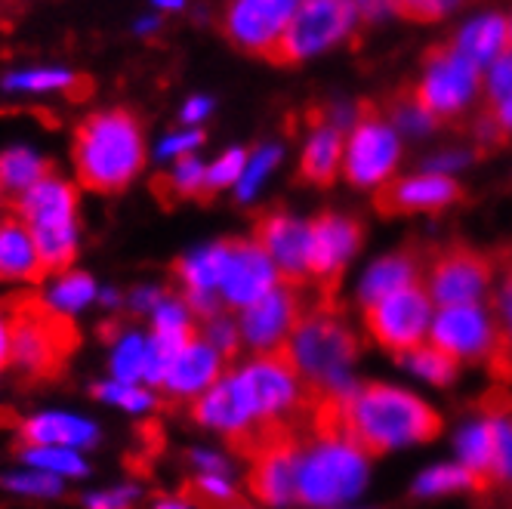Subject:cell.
I'll return each mask as SVG.
<instances>
[{"instance_id":"obj_22","label":"cell","mask_w":512,"mask_h":509,"mask_svg":"<svg viewBox=\"0 0 512 509\" xmlns=\"http://www.w3.org/2000/svg\"><path fill=\"white\" fill-rule=\"evenodd\" d=\"M457 201H463V189L442 173L392 179V183L380 186L374 195V204L383 216L438 213V210H448Z\"/></svg>"},{"instance_id":"obj_57","label":"cell","mask_w":512,"mask_h":509,"mask_svg":"<svg viewBox=\"0 0 512 509\" xmlns=\"http://www.w3.org/2000/svg\"><path fill=\"white\" fill-rule=\"evenodd\" d=\"M488 115H491L494 127L500 130V136H503V139H509V136H512V96H509L506 102H500V105L488 108Z\"/></svg>"},{"instance_id":"obj_25","label":"cell","mask_w":512,"mask_h":509,"mask_svg":"<svg viewBox=\"0 0 512 509\" xmlns=\"http://www.w3.org/2000/svg\"><path fill=\"white\" fill-rule=\"evenodd\" d=\"M44 263L38 244L19 216H0V284H31L41 281Z\"/></svg>"},{"instance_id":"obj_8","label":"cell","mask_w":512,"mask_h":509,"mask_svg":"<svg viewBox=\"0 0 512 509\" xmlns=\"http://www.w3.org/2000/svg\"><path fill=\"white\" fill-rule=\"evenodd\" d=\"M494 275V260L482 250H472L466 244L438 247L423 266L426 294L442 309L451 306H479L488 294Z\"/></svg>"},{"instance_id":"obj_55","label":"cell","mask_w":512,"mask_h":509,"mask_svg":"<svg viewBox=\"0 0 512 509\" xmlns=\"http://www.w3.org/2000/svg\"><path fill=\"white\" fill-rule=\"evenodd\" d=\"M13 349V303H0V371L10 368Z\"/></svg>"},{"instance_id":"obj_29","label":"cell","mask_w":512,"mask_h":509,"mask_svg":"<svg viewBox=\"0 0 512 509\" xmlns=\"http://www.w3.org/2000/svg\"><path fill=\"white\" fill-rule=\"evenodd\" d=\"M81 78L78 71L68 65H28V68H13L0 78V90L10 96H56L78 87Z\"/></svg>"},{"instance_id":"obj_39","label":"cell","mask_w":512,"mask_h":509,"mask_svg":"<svg viewBox=\"0 0 512 509\" xmlns=\"http://www.w3.org/2000/svg\"><path fill=\"white\" fill-rule=\"evenodd\" d=\"M395 358H398L405 368H411L417 377H423V380H429V383H435V386H448V383L457 377V361H454L448 352L435 349L432 343H429V346H417V349H411V352H401V355H395Z\"/></svg>"},{"instance_id":"obj_10","label":"cell","mask_w":512,"mask_h":509,"mask_svg":"<svg viewBox=\"0 0 512 509\" xmlns=\"http://www.w3.org/2000/svg\"><path fill=\"white\" fill-rule=\"evenodd\" d=\"M358 19H361L358 7L337 4V0H309V4H297V13L287 22L272 62L297 65L315 53L331 50L334 44L346 41V34L355 28Z\"/></svg>"},{"instance_id":"obj_19","label":"cell","mask_w":512,"mask_h":509,"mask_svg":"<svg viewBox=\"0 0 512 509\" xmlns=\"http://www.w3.org/2000/svg\"><path fill=\"white\" fill-rule=\"evenodd\" d=\"M253 241L263 247L284 284H309V223L290 213H269L256 223Z\"/></svg>"},{"instance_id":"obj_17","label":"cell","mask_w":512,"mask_h":509,"mask_svg":"<svg viewBox=\"0 0 512 509\" xmlns=\"http://www.w3.org/2000/svg\"><path fill=\"white\" fill-rule=\"evenodd\" d=\"M281 284L278 269L263 253V247L253 238L247 241H229V263L223 284H219V300L226 309L244 312L247 306L260 303L266 294Z\"/></svg>"},{"instance_id":"obj_20","label":"cell","mask_w":512,"mask_h":509,"mask_svg":"<svg viewBox=\"0 0 512 509\" xmlns=\"http://www.w3.org/2000/svg\"><path fill=\"white\" fill-rule=\"evenodd\" d=\"M300 451H303L300 439H281L250 457L253 463L247 472V485H250V494L263 506L284 509L290 503H297Z\"/></svg>"},{"instance_id":"obj_61","label":"cell","mask_w":512,"mask_h":509,"mask_svg":"<svg viewBox=\"0 0 512 509\" xmlns=\"http://www.w3.org/2000/svg\"><path fill=\"white\" fill-rule=\"evenodd\" d=\"M4 204H7V192H4V186H0V210H4ZM4 216V213H0Z\"/></svg>"},{"instance_id":"obj_32","label":"cell","mask_w":512,"mask_h":509,"mask_svg":"<svg viewBox=\"0 0 512 509\" xmlns=\"http://www.w3.org/2000/svg\"><path fill=\"white\" fill-rule=\"evenodd\" d=\"M44 176H50V161L31 145H10V149L0 152V186H4L7 198L25 195Z\"/></svg>"},{"instance_id":"obj_6","label":"cell","mask_w":512,"mask_h":509,"mask_svg":"<svg viewBox=\"0 0 512 509\" xmlns=\"http://www.w3.org/2000/svg\"><path fill=\"white\" fill-rule=\"evenodd\" d=\"M411 93L435 124H460L482 93V75L451 44H442L426 53L423 78Z\"/></svg>"},{"instance_id":"obj_14","label":"cell","mask_w":512,"mask_h":509,"mask_svg":"<svg viewBox=\"0 0 512 509\" xmlns=\"http://www.w3.org/2000/svg\"><path fill=\"white\" fill-rule=\"evenodd\" d=\"M192 417L198 426L229 439L247 457L253 454L256 442H260V429H256V420L247 408V398H244L241 383L232 368L223 374V380L216 386H210L198 402H192Z\"/></svg>"},{"instance_id":"obj_40","label":"cell","mask_w":512,"mask_h":509,"mask_svg":"<svg viewBox=\"0 0 512 509\" xmlns=\"http://www.w3.org/2000/svg\"><path fill=\"white\" fill-rule=\"evenodd\" d=\"M278 161H281V145H256V149L247 155V167L241 173V183L235 186L238 201H244V204L253 201L256 192L263 189L266 176L278 167Z\"/></svg>"},{"instance_id":"obj_51","label":"cell","mask_w":512,"mask_h":509,"mask_svg":"<svg viewBox=\"0 0 512 509\" xmlns=\"http://www.w3.org/2000/svg\"><path fill=\"white\" fill-rule=\"evenodd\" d=\"M167 297V290L161 287V284H136L130 294H127V309L133 312V315H142V318H149L155 309H158V303Z\"/></svg>"},{"instance_id":"obj_35","label":"cell","mask_w":512,"mask_h":509,"mask_svg":"<svg viewBox=\"0 0 512 509\" xmlns=\"http://www.w3.org/2000/svg\"><path fill=\"white\" fill-rule=\"evenodd\" d=\"M93 395L99 398L102 405L124 411L130 417H149L158 411V392L149 389L145 383H118V380H102L96 383Z\"/></svg>"},{"instance_id":"obj_7","label":"cell","mask_w":512,"mask_h":509,"mask_svg":"<svg viewBox=\"0 0 512 509\" xmlns=\"http://www.w3.org/2000/svg\"><path fill=\"white\" fill-rule=\"evenodd\" d=\"M75 346L71 324L53 318L38 306V300L13 303V349L10 368L22 377L41 380L62 368L65 355Z\"/></svg>"},{"instance_id":"obj_59","label":"cell","mask_w":512,"mask_h":509,"mask_svg":"<svg viewBox=\"0 0 512 509\" xmlns=\"http://www.w3.org/2000/svg\"><path fill=\"white\" fill-rule=\"evenodd\" d=\"M105 312H118V309H124L127 306V297L121 294V290L118 287H112V284H108V287H99V300H96Z\"/></svg>"},{"instance_id":"obj_50","label":"cell","mask_w":512,"mask_h":509,"mask_svg":"<svg viewBox=\"0 0 512 509\" xmlns=\"http://www.w3.org/2000/svg\"><path fill=\"white\" fill-rule=\"evenodd\" d=\"M485 96H488L485 108H494V105H500V102H506L512 96V50L491 65V75H488V84H485Z\"/></svg>"},{"instance_id":"obj_27","label":"cell","mask_w":512,"mask_h":509,"mask_svg":"<svg viewBox=\"0 0 512 509\" xmlns=\"http://www.w3.org/2000/svg\"><path fill=\"white\" fill-rule=\"evenodd\" d=\"M451 50L457 56H463L466 62H472L475 68L494 65L500 56H506L512 50L509 19L500 13H485L479 19L466 22L463 31L451 41Z\"/></svg>"},{"instance_id":"obj_43","label":"cell","mask_w":512,"mask_h":509,"mask_svg":"<svg viewBox=\"0 0 512 509\" xmlns=\"http://www.w3.org/2000/svg\"><path fill=\"white\" fill-rule=\"evenodd\" d=\"M247 155L244 149H226L223 155H216L207 164V195L223 192V189H235L241 183V173L247 167Z\"/></svg>"},{"instance_id":"obj_36","label":"cell","mask_w":512,"mask_h":509,"mask_svg":"<svg viewBox=\"0 0 512 509\" xmlns=\"http://www.w3.org/2000/svg\"><path fill=\"white\" fill-rule=\"evenodd\" d=\"M149 334L161 337V340H173V343H186L198 334L195 312L189 309L186 300H182V294H167L158 303V309L149 315Z\"/></svg>"},{"instance_id":"obj_5","label":"cell","mask_w":512,"mask_h":509,"mask_svg":"<svg viewBox=\"0 0 512 509\" xmlns=\"http://www.w3.org/2000/svg\"><path fill=\"white\" fill-rule=\"evenodd\" d=\"M368 482V457L349 442H306L297 469V503L331 509L352 500Z\"/></svg>"},{"instance_id":"obj_31","label":"cell","mask_w":512,"mask_h":509,"mask_svg":"<svg viewBox=\"0 0 512 509\" xmlns=\"http://www.w3.org/2000/svg\"><path fill=\"white\" fill-rule=\"evenodd\" d=\"M457 451H460L463 466L485 488H494L497 485V472H494L497 445H494V423H491V417H482V420L463 426L460 439H457Z\"/></svg>"},{"instance_id":"obj_28","label":"cell","mask_w":512,"mask_h":509,"mask_svg":"<svg viewBox=\"0 0 512 509\" xmlns=\"http://www.w3.org/2000/svg\"><path fill=\"white\" fill-rule=\"evenodd\" d=\"M420 275H423V263L417 257V250L389 253V257L377 260L368 272H364L361 287H358V300L364 309H368V306L386 300L389 294H398V290H405L411 284H420Z\"/></svg>"},{"instance_id":"obj_15","label":"cell","mask_w":512,"mask_h":509,"mask_svg":"<svg viewBox=\"0 0 512 509\" xmlns=\"http://www.w3.org/2000/svg\"><path fill=\"white\" fill-rule=\"evenodd\" d=\"M294 13L290 0H235L223 13V31L238 50L272 59Z\"/></svg>"},{"instance_id":"obj_33","label":"cell","mask_w":512,"mask_h":509,"mask_svg":"<svg viewBox=\"0 0 512 509\" xmlns=\"http://www.w3.org/2000/svg\"><path fill=\"white\" fill-rule=\"evenodd\" d=\"M494 324H497V352L491 358V374L503 389L512 392V263H506V275L494 297Z\"/></svg>"},{"instance_id":"obj_34","label":"cell","mask_w":512,"mask_h":509,"mask_svg":"<svg viewBox=\"0 0 512 509\" xmlns=\"http://www.w3.org/2000/svg\"><path fill=\"white\" fill-rule=\"evenodd\" d=\"M19 463L41 469L47 476L59 482H75L90 476V460L81 451H68V448H38V445H22L19 448Z\"/></svg>"},{"instance_id":"obj_23","label":"cell","mask_w":512,"mask_h":509,"mask_svg":"<svg viewBox=\"0 0 512 509\" xmlns=\"http://www.w3.org/2000/svg\"><path fill=\"white\" fill-rule=\"evenodd\" d=\"M19 439H22V445L68 448V451L84 454L99 445L102 429L87 414L65 411V408H47V411H38L19 423Z\"/></svg>"},{"instance_id":"obj_26","label":"cell","mask_w":512,"mask_h":509,"mask_svg":"<svg viewBox=\"0 0 512 509\" xmlns=\"http://www.w3.org/2000/svg\"><path fill=\"white\" fill-rule=\"evenodd\" d=\"M343 130H337L334 124H327L324 115L312 118V133L306 139V149L300 158V179L309 186L327 189L337 179V173L343 170Z\"/></svg>"},{"instance_id":"obj_52","label":"cell","mask_w":512,"mask_h":509,"mask_svg":"<svg viewBox=\"0 0 512 509\" xmlns=\"http://www.w3.org/2000/svg\"><path fill=\"white\" fill-rule=\"evenodd\" d=\"M189 460L198 472H210V476H232V463L226 460V454H219L213 448H192Z\"/></svg>"},{"instance_id":"obj_45","label":"cell","mask_w":512,"mask_h":509,"mask_svg":"<svg viewBox=\"0 0 512 509\" xmlns=\"http://www.w3.org/2000/svg\"><path fill=\"white\" fill-rule=\"evenodd\" d=\"M386 121L395 124V127H401V130H408V133H426V130L438 127V124L423 112V105L414 99L411 90L398 93V96L389 102V115H386Z\"/></svg>"},{"instance_id":"obj_12","label":"cell","mask_w":512,"mask_h":509,"mask_svg":"<svg viewBox=\"0 0 512 509\" xmlns=\"http://www.w3.org/2000/svg\"><path fill=\"white\" fill-rule=\"evenodd\" d=\"M306 306H303V287L294 284H278L272 294H266L260 303L247 306L238 312V331H241V346H247L253 355H269L281 352L303 321Z\"/></svg>"},{"instance_id":"obj_11","label":"cell","mask_w":512,"mask_h":509,"mask_svg":"<svg viewBox=\"0 0 512 509\" xmlns=\"http://www.w3.org/2000/svg\"><path fill=\"white\" fill-rule=\"evenodd\" d=\"M429 315H432V300L426 294V287L411 284L364 309V324H368L371 337L383 349L401 355L423 346V337L432 327Z\"/></svg>"},{"instance_id":"obj_21","label":"cell","mask_w":512,"mask_h":509,"mask_svg":"<svg viewBox=\"0 0 512 509\" xmlns=\"http://www.w3.org/2000/svg\"><path fill=\"white\" fill-rule=\"evenodd\" d=\"M229 371V358L219 355L204 337H192L189 343H182V349L176 352L173 365L161 383L158 392H164L173 402H198V398L223 380V374Z\"/></svg>"},{"instance_id":"obj_16","label":"cell","mask_w":512,"mask_h":509,"mask_svg":"<svg viewBox=\"0 0 512 509\" xmlns=\"http://www.w3.org/2000/svg\"><path fill=\"white\" fill-rule=\"evenodd\" d=\"M432 346L448 352L454 361H485L497 352V324L482 306H451L435 315L429 327Z\"/></svg>"},{"instance_id":"obj_63","label":"cell","mask_w":512,"mask_h":509,"mask_svg":"<svg viewBox=\"0 0 512 509\" xmlns=\"http://www.w3.org/2000/svg\"><path fill=\"white\" fill-rule=\"evenodd\" d=\"M509 38H512V19H509Z\"/></svg>"},{"instance_id":"obj_30","label":"cell","mask_w":512,"mask_h":509,"mask_svg":"<svg viewBox=\"0 0 512 509\" xmlns=\"http://www.w3.org/2000/svg\"><path fill=\"white\" fill-rule=\"evenodd\" d=\"M145 358H149V331L139 327H118L108 340V380L118 383H142Z\"/></svg>"},{"instance_id":"obj_37","label":"cell","mask_w":512,"mask_h":509,"mask_svg":"<svg viewBox=\"0 0 512 509\" xmlns=\"http://www.w3.org/2000/svg\"><path fill=\"white\" fill-rule=\"evenodd\" d=\"M457 491H488L479 479L463 463H442L414 482L417 497H442V494H457Z\"/></svg>"},{"instance_id":"obj_3","label":"cell","mask_w":512,"mask_h":509,"mask_svg":"<svg viewBox=\"0 0 512 509\" xmlns=\"http://www.w3.org/2000/svg\"><path fill=\"white\" fill-rule=\"evenodd\" d=\"M13 216L25 223L38 244L44 272L75 269L81 253V192L71 179L50 173L13 201Z\"/></svg>"},{"instance_id":"obj_48","label":"cell","mask_w":512,"mask_h":509,"mask_svg":"<svg viewBox=\"0 0 512 509\" xmlns=\"http://www.w3.org/2000/svg\"><path fill=\"white\" fill-rule=\"evenodd\" d=\"M139 500H142V488L133 482H121V485L87 491L81 503L84 509H136Z\"/></svg>"},{"instance_id":"obj_41","label":"cell","mask_w":512,"mask_h":509,"mask_svg":"<svg viewBox=\"0 0 512 509\" xmlns=\"http://www.w3.org/2000/svg\"><path fill=\"white\" fill-rule=\"evenodd\" d=\"M167 189L176 198H201V195H207V164L198 155L170 164Z\"/></svg>"},{"instance_id":"obj_56","label":"cell","mask_w":512,"mask_h":509,"mask_svg":"<svg viewBox=\"0 0 512 509\" xmlns=\"http://www.w3.org/2000/svg\"><path fill=\"white\" fill-rule=\"evenodd\" d=\"M161 28H164V16H158L155 10L136 16V22H133V34H136V38H142V41H152Z\"/></svg>"},{"instance_id":"obj_47","label":"cell","mask_w":512,"mask_h":509,"mask_svg":"<svg viewBox=\"0 0 512 509\" xmlns=\"http://www.w3.org/2000/svg\"><path fill=\"white\" fill-rule=\"evenodd\" d=\"M186 343H189V340H186ZM179 349H182V343L161 340V337H152V334H149V358H145V380H142V383L158 392Z\"/></svg>"},{"instance_id":"obj_44","label":"cell","mask_w":512,"mask_h":509,"mask_svg":"<svg viewBox=\"0 0 512 509\" xmlns=\"http://www.w3.org/2000/svg\"><path fill=\"white\" fill-rule=\"evenodd\" d=\"M198 337H204L219 355L223 358H232L238 349H241V331H238V318L226 315V312H219L213 318H207L201 324V331Z\"/></svg>"},{"instance_id":"obj_13","label":"cell","mask_w":512,"mask_h":509,"mask_svg":"<svg viewBox=\"0 0 512 509\" xmlns=\"http://www.w3.org/2000/svg\"><path fill=\"white\" fill-rule=\"evenodd\" d=\"M358 244H361V226L352 216L321 213L315 223H309V284L321 290L327 306H331L343 269L358 250Z\"/></svg>"},{"instance_id":"obj_54","label":"cell","mask_w":512,"mask_h":509,"mask_svg":"<svg viewBox=\"0 0 512 509\" xmlns=\"http://www.w3.org/2000/svg\"><path fill=\"white\" fill-rule=\"evenodd\" d=\"M389 10L414 22H432V19H442V13L451 10V4H435V0H429V4H392Z\"/></svg>"},{"instance_id":"obj_38","label":"cell","mask_w":512,"mask_h":509,"mask_svg":"<svg viewBox=\"0 0 512 509\" xmlns=\"http://www.w3.org/2000/svg\"><path fill=\"white\" fill-rule=\"evenodd\" d=\"M0 488L16 497H31V500H56L65 494V482L47 476L41 469L22 466V463L7 472H0Z\"/></svg>"},{"instance_id":"obj_53","label":"cell","mask_w":512,"mask_h":509,"mask_svg":"<svg viewBox=\"0 0 512 509\" xmlns=\"http://www.w3.org/2000/svg\"><path fill=\"white\" fill-rule=\"evenodd\" d=\"M210 115H213V99L204 96V93L189 96L186 102H182V108H179V121H182V127H195V130H201V124H204Z\"/></svg>"},{"instance_id":"obj_46","label":"cell","mask_w":512,"mask_h":509,"mask_svg":"<svg viewBox=\"0 0 512 509\" xmlns=\"http://www.w3.org/2000/svg\"><path fill=\"white\" fill-rule=\"evenodd\" d=\"M192 491H195V500L201 506H213V509H223L229 503H238V488H235V479L232 476H210V472H195L192 479Z\"/></svg>"},{"instance_id":"obj_1","label":"cell","mask_w":512,"mask_h":509,"mask_svg":"<svg viewBox=\"0 0 512 509\" xmlns=\"http://www.w3.org/2000/svg\"><path fill=\"white\" fill-rule=\"evenodd\" d=\"M349 442L364 457H380L386 451L432 442L442 432L438 417L426 402L408 389L368 383L355 386L346 405Z\"/></svg>"},{"instance_id":"obj_58","label":"cell","mask_w":512,"mask_h":509,"mask_svg":"<svg viewBox=\"0 0 512 509\" xmlns=\"http://www.w3.org/2000/svg\"><path fill=\"white\" fill-rule=\"evenodd\" d=\"M152 509H207V506H201L195 497H186V494H170V497H158Z\"/></svg>"},{"instance_id":"obj_4","label":"cell","mask_w":512,"mask_h":509,"mask_svg":"<svg viewBox=\"0 0 512 509\" xmlns=\"http://www.w3.org/2000/svg\"><path fill=\"white\" fill-rule=\"evenodd\" d=\"M284 355L297 368L309 392L346 389L352 386L346 371L358 355V340L334 312V306H318L303 315L284 346Z\"/></svg>"},{"instance_id":"obj_42","label":"cell","mask_w":512,"mask_h":509,"mask_svg":"<svg viewBox=\"0 0 512 509\" xmlns=\"http://www.w3.org/2000/svg\"><path fill=\"white\" fill-rule=\"evenodd\" d=\"M204 145V130H195V127H179V130H170L164 133L158 142H155V161L161 164H176L182 158H192L198 155V149Z\"/></svg>"},{"instance_id":"obj_24","label":"cell","mask_w":512,"mask_h":509,"mask_svg":"<svg viewBox=\"0 0 512 509\" xmlns=\"http://www.w3.org/2000/svg\"><path fill=\"white\" fill-rule=\"evenodd\" d=\"M34 300H38V306L50 312L53 318L71 324L99 300V284L84 269H65V272L44 275L41 290Z\"/></svg>"},{"instance_id":"obj_62","label":"cell","mask_w":512,"mask_h":509,"mask_svg":"<svg viewBox=\"0 0 512 509\" xmlns=\"http://www.w3.org/2000/svg\"><path fill=\"white\" fill-rule=\"evenodd\" d=\"M223 509H250V506H244V503H229V506H223Z\"/></svg>"},{"instance_id":"obj_49","label":"cell","mask_w":512,"mask_h":509,"mask_svg":"<svg viewBox=\"0 0 512 509\" xmlns=\"http://www.w3.org/2000/svg\"><path fill=\"white\" fill-rule=\"evenodd\" d=\"M494 423V445H497V460H494V472L497 482L512 476V408L509 411H497V414H485Z\"/></svg>"},{"instance_id":"obj_9","label":"cell","mask_w":512,"mask_h":509,"mask_svg":"<svg viewBox=\"0 0 512 509\" xmlns=\"http://www.w3.org/2000/svg\"><path fill=\"white\" fill-rule=\"evenodd\" d=\"M398 155H401V142L395 127L371 102H361L343 152V176L358 189L386 186V179L398 164Z\"/></svg>"},{"instance_id":"obj_60","label":"cell","mask_w":512,"mask_h":509,"mask_svg":"<svg viewBox=\"0 0 512 509\" xmlns=\"http://www.w3.org/2000/svg\"><path fill=\"white\" fill-rule=\"evenodd\" d=\"M152 10L155 13H182V10H186V4H182V0H155Z\"/></svg>"},{"instance_id":"obj_18","label":"cell","mask_w":512,"mask_h":509,"mask_svg":"<svg viewBox=\"0 0 512 509\" xmlns=\"http://www.w3.org/2000/svg\"><path fill=\"white\" fill-rule=\"evenodd\" d=\"M226 263H229V241L201 244L176 263V281L182 287V300L189 303V309L201 321L226 309L223 300H219V284H223Z\"/></svg>"},{"instance_id":"obj_2","label":"cell","mask_w":512,"mask_h":509,"mask_svg":"<svg viewBox=\"0 0 512 509\" xmlns=\"http://www.w3.org/2000/svg\"><path fill=\"white\" fill-rule=\"evenodd\" d=\"M78 183L99 195L124 192L145 167V133L127 108H102L81 121L71 145Z\"/></svg>"}]
</instances>
